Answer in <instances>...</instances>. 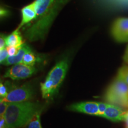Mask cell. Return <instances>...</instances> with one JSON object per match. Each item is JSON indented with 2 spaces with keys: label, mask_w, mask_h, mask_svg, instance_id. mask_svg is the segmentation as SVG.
Returning a JSON list of instances; mask_svg holds the SVG:
<instances>
[{
  "label": "cell",
  "mask_w": 128,
  "mask_h": 128,
  "mask_svg": "<svg viewBox=\"0 0 128 128\" xmlns=\"http://www.w3.org/2000/svg\"><path fill=\"white\" fill-rule=\"evenodd\" d=\"M43 107L40 104L30 102L9 103L4 117L8 128L25 127Z\"/></svg>",
  "instance_id": "cell-1"
},
{
  "label": "cell",
  "mask_w": 128,
  "mask_h": 128,
  "mask_svg": "<svg viewBox=\"0 0 128 128\" xmlns=\"http://www.w3.org/2000/svg\"><path fill=\"white\" fill-rule=\"evenodd\" d=\"M70 0H58L46 15L33 22L25 32L28 40L34 42L44 39L58 13Z\"/></svg>",
  "instance_id": "cell-2"
},
{
  "label": "cell",
  "mask_w": 128,
  "mask_h": 128,
  "mask_svg": "<svg viewBox=\"0 0 128 128\" xmlns=\"http://www.w3.org/2000/svg\"><path fill=\"white\" fill-rule=\"evenodd\" d=\"M68 66V60L64 59L58 62L49 72L45 81L42 83L40 86L43 98L44 99L51 98L58 91L66 76Z\"/></svg>",
  "instance_id": "cell-3"
},
{
  "label": "cell",
  "mask_w": 128,
  "mask_h": 128,
  "mask_svg": "<svg viewBox=\"0 0 128 128\" xmlns=\"http://www.w3.org/2000/svg\"><path fill=\"white\" fill-rule=\"evenodd\" d=\"M104 97L108 104L128 108V85L117 77L107 90Z\"/></svg>",
  "instance_id": "cell-4"
},
{
  "label": "cell",
  "mask_w": 128,
  "mask_h": 128,
  "mask_svg": "<svg viewBox=\"0 0 128 128\" xmlns=\"http://www.w3.org/2000/svg\"><path fill=\"white\" fill-rule=\"evenodd\" d=\"M34 96V90L32 86L28 84H25L22 87H17L12 90L8 92L6 98H1V100L8 103H21L28 102L33 98Z\"/></svg>",
  "instance_id": "cell-5"
},
{
  "label": "cell",
  "mask_w": 128,
  "mask_h": 128,
  "mask_svg": "<svg viewBox=\"0 0 128 128\" xmlns=\"http://www.w3.org/2000/svg\"><path fill=\"white\" fill-rule=\"evenodd\" d=\"M36 71L33 66H28L21 63L14 65L9 69L4 74V77L12 80H24L30 77Z\"/></svg>",
  "instance_id": "cell-6"
},
{
  "label": "cell",
  "mask_w": 128,
  "mask_h": 128,
  "mask_svg": "<svg viewBox=\"0 0 128 128\" xmlns=\"http://www.w3.org/2000/svg\"><path fill=\"white\" fill-rule=\"evenodd\" d=\"M112 35L118 42H128V18L122 17L115 20L112 27Z\"/></svg>",
  "instance_id": "cell-7"
},
{
  "label": "cell",
  "mask_w": 128,
  "mask_h": 128,
  "mask_svg": "<svg viewBox=\"0 0 128 128\" xmlns=\"http://www.w3.org/2000/svg\"><path fill=\"white\" fill-rule=\"evenodd\" d=\"M68 110L72 112L99 116L98 104V103L96 102H86L73 104L69 107Z\"/></svg>",
  "instance_id": "cell-8"
},
{
  "label": "cell",
  "mask_w": 128,
  "mask_h": 128,
  "mask_svg": "<svg viewBox=\"0 0 128 128\" xmlns=\"http://www.w3.org/2000/svg\"><path fill=\"white\" fill-rule=\"evenodd\" d=\"M22 18L17 29L20 30L30 23H33L38 18L36 8L34 2L22 9Z\"/></svg>",
  "instance_id": "cell-9"
},
{
  "label": "cell",
  "mask_w": 128,
  "mask_h": 128,
  "mask_svg": "<svg viewBox=\"0 0 128 128\" xmlns=\"http://www.w3.org/2000/svg\"><path fill=\"white\" fill-rule=\"evenodd\" d=\"M125 112H124L119 106L108 103V106L102 118L113 122L124 121Z\"/></svg>",
  "instance_id": "cell-10"
},
{
  "label": "cell",
  "mask_w": 128,
  "mask_h": 128,
  "mask_svg": "<svg viewBox=\"0 0 128 128\" xmlns=\"http://www.w3.org/2000/svg\"><path fill=\"white\" fill-rule=\"evenodd\" d=\"M30 51H32L30 46H28L26 44H24L21 46L18 53L16 55L9 56L2 65L8 66V65H14L16 64L22 63L24 55Z\"/></svg>",
  "instance_id": "cell-11"
},
{
  "label": "cell",
  "mask_w": 128,
  "mask_h": 128,
  "mask_svg": "<svg viewBox=\"0 0 128 128\" xmlns=\"http://www.w3.org/2000/svg\"><path fill=\"white\" fill-rule=\"evenodd\" d=\"M57 1L58 0H35L34 3L38 14L36 20H39L45 16Z\"/></svg>",
  "instance_id": "cell-12"
},
{
  "label": "cell",
  "mask_w": 128,
  "mask_h": 128,
  "mask_svg": "<svg viewBox=\"0 0 128 128\" xmlns=\"http://www.w3.org/2000/svg\"><path fill=\"white\" fill-rule=\"evenodd\" d=\"M7 47L8 46H16L20 47L24 44L23 38L21 36L20 30L16 29L12 33L7 36Z\"/></svg>",
  "instance_id": "cell-13"
},
{
  "label": "cell",
  "mask_w": 128,
  "mask_h": 128,
  "mask_svg": "<svg viewBox=\"0 0 128 128\" xmlns=\"http://www.w3.org/2000/svg\"><path fill=\"white\" fill-rule=\"evenodd\" d=\"M36 62V57L32 51H30L27 53L24 56L23 60L22 61V64L28 66H34Z\"/></svg>",
  "instance_id": "cell-14"
},
{
  "label": "cell",
  "mask_w": 128,
  "mask_h": 128,
  "mask_svg": "<svg viewBox=\"0 0 128 128\" xmlns=\"http://www.w3.org/2000/svg\"><path fill=\"white\" fill-rule=\"evenodd\" d=\"M40 113H38L25 126V128H43L40 122Z\"/></svg>",
  "instance_id": "cell-15"
},
{
  "label": "cell",
  "mask_w": 128,
  "mask_h": 128,
  "mask_svg": "<svg viewBox=\"0 0 128 128\" xmlns=\"http://www.w3.org/2000/svg\"><path fill=\"white\" fill-rule=\"evenodd\" d=\"M128 85V65L121 67L118 71V76Z\"/></svg>",
  "instance_id": "cell-16"
},
{
  "label": "cell",
  "mask_w": 128,
  "mask_h": 128,
  "mask_svg": "<svg viewBox=\"0 0 128 128\" xmlns=\"http://www.w3.org/2000/svg\"><path fill=\"white\" fill-rule=\"evenodd\" d=\"M10 56L7 49H4L0 50V63L1 65L7 60V58Z\"/></svg>",
  "instance_id": "cell-17"
},
{
  "label": "cell",
  "mask_w": 128,
  "mask_h": 128,
  "mask_svg": "<svg viewBox=\"0 0 128 128\" xmlns=\"http://www.w3.org/2000/svg\"><path fill=\"white\" fill-rule=\"evenodd\" d=\"M9 92H8L7 87L6 85L1 82L0 84V96L1 98H4L7 97Z\"/></svg>",
  "instance_id": "cell-18"
},
{
  "label": "cell",
  "mask_w": 128,
  "mask_h": 128,
  "mask_svg": "<svg viewBox=\"0 0 128 128\" xmlns=\"http://www.w3.org/2000/svg\"><path fill=\"white\" fill-rule=\"evenodd\" d=\"M9 103L3 100H0V116H4Z\"/></svg>",
  "instance_id": "cell-19"
},
{
  "label": "cell",
  "mask_w": 128,
  "mask_h": 128,
  "mask_svg": "<svg viewBox=\"0 0 128 128\" xmlns=\"http://www.w3.org/2000/svg\"><path fill=\"white\" fill-rule=\"evenodd\" d=\"M20 47H16V46H8L7 47V50L8 53L10 56H12L16 55L18 52L19 49Z\"/></svg>",
  "instance_id": "cell-20"
},
{
  "label": "cell",
  "mask_w": 128,
  "mask_h": 128,
  "mask_svg": "<svg viewBox=\"0 0 128 128\" xmlns=\"http://www.w3.org/2000/svg\"><path fill=\"white\" fill-rule=\"evenodd\" d=\"M98 110H99V116H102L106 110L108 106V103H98Z\"/></svg>",
  "instance_id": "cell-21"
},
{
  "label": "cell",
  "mask_w": 128,
  "mask_h": 128,
  "mask_svg": "<svg viewBox=\"0 0 128 128\" xmlns=\"http://www.w3.org/2000/svg\"><path fill=\"white\" fill-rule=\"evenodd\" d=\"M6 38H7V36H6L5 35H1V37H0V50H2V49L7 48Z\"/></svg>",
  "instance_id": "cell-22"
},
{
  "label": "cell",
  "mask_w": 128,
  "mask_h": 128,
  "mask_svg": "<svg viewBox=\"0 0 128 128\" xmlns=\"http://www.w3.org/2000/svg\"><path fill=\"white\" fill-rule=\"evenodd\" d=\"M0 128H8L7 123L4 116H1L0 119Z\"/></svg>",
  "instance_id": "cell-23"
},
{
  "label": "cell",
  "mask_w": 128,
  "mask_h": 128,
  "mask_svg": "<svg viewBox=\"0 0 128 128\" xmlns=\"http://www.w3.org/2000/svg\"><path fill=\"white\" fill-rule=\"evenodd\" d=\"M124 62L128 65V46L127 48H126L125 53H124Z\"/></svg>",
  "instance_id": "cell-24"
},
{
  "label": "cell",
  "mask_w": 128,
  "mask_h": 128,
  "mask_svg": "<svg viewBox=\"0 0 128 128\" xmlns=\"http://www.w3.org/2000/svg\"><path fill=\"white\" fill-rule=\"evenodd\" d=\"M124 121L125 122V124H126L125 128H128V111L125 112V113H124Z\"/></svg>",
  "instance_id": "cell-25"
},
{
  "label": "cell",
  "mask_w": 128,
  "mask_h": 128,
  "mask_svg": "<svg viewBox=\"0 0 128 128\" xmlns=\"http://www.w3.org/2000/svg\"><path fill=\"white\" fill-rule=\"evenodd\" d=\"M0 13H1V17H4V16L7 15V12L6 10H5L4 9H1V12H0Z\"/></svg>",
  "instance_id": "cell-26"
}]
</instances>
